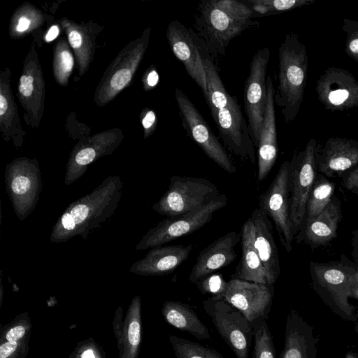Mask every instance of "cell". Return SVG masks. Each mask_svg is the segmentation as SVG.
I'll return each instance as SVG.
<instances>
[{"label": "cell", "instance_id": "6da1fadb", "mask_svg": "<svg viewBox=\"0 0 358 358\" xmlns=\"http://www.w3.org/2000/svg\"><path fill=\"white\" fill-rule=\"evenodd\" d=\"M203 62L207 81L204 97L224 147L242 161L255 164L256 149L238 100L227 92L213 59L203 57Z\"/></svg>", "mask_w": 358, "mask_h": 358}, {"label": "cell", "instance_id": "7a4b0ae2", "mask_svg": "<svg viewBox=\"0 0 358 358\" xmlns=\"http://www.w3.org/2000/svg\"><path fill=\"white\" fill-rule=\"evenodd\" d=\"M279 71L274 102L286 124L296 117L303 100L308 78V57L305 45L293 32L286 34L278 50Z\"/></svg>", "mask_w": 358, "mask_h": 358}, {"label": "cell", "instance_id": "3957f363", "mask_svg": "<svg viewBox=\"0 0 358 358\" xmlns=\"http://www.w3.org/2000/svg\"><path fill=\"white\" fill-rule=\"evenodd\" d=\"M117 179L105 181L95 191L69 206L59 219L52 241H63L76 234L87 233L111 215L119 201L120 187Z\"/></svg>", "mask_w": 358, "mask_h": 358}, {"label": "cell", "instance_id": "277c9868", "mask_svg": "<svg viewBox=\"0 0 358 358\" xmlns=\"http://www.w3.org/2000/svg\"><path fill=\"white\" fill-rule=\"evenodd\" d=\"M258 21L237 20L218 8L214 0H202L197 5L193 26L211 58L222 57L230 41L248 29L259 27Z\"/></svg>", "mask_w": 358, "mask_h": 358}, {"label": "cell", "instance_id": "5b68a950", "mask_svg": "<svg viewBox=\"0 0 358 358\" xmlns=\"http://www.w3.org/2000/svg\"><path fill=\"white\" fill-rule=\"evenodd\" d=\"M313 288L323 301L341 318L356 322L358 311L349 302L355 268L343 264L310 262Z\"/></svg>", "mask_w": 358, "mask_h": 358}, {"label": "cell", "instance_id": "8992f818", "mask_svg": "<svg viewBox=\"0 0 358 358\" xmlns=\"http://www.w3.org/2000/svg\"><path fill=\"white\" fill-rule=\"evenodd\" d=\"M219 195L217 187L206 178L173 176L153 209L166 217H175L202 207Z\"/></svg>", "mask_w": 358, "mask_h": 358}, {"label": "cell", "instance_id": "52a82bcc", "mask_svg": "<svg viewBox=\"0 0 358 358\" xmlns=\"http://www.w3.org/2000/svg\"><path fill=\"white\" fill-rule=\"evenodd\" d=\"M315 139L308 141L305 148L295 152L289 161L288 191L289 194V215L294 235L301 228L306 216V205L316 175Z\"/></svg>", "mask_w": 358, "mask_h": 358}, {"label": "cell", "instance_id": "ba28073f", "mask_svg": "<svg viewBox=\"0 0 358 358\" xmlns=\"http://www.w3.org/2000/svg\"><path fill=\"white\" fill-rule=\"evenodd\" d=\"M221 338L237 358H248L253 337V326L222 296H210L203 302Z\"/></svg>", "mask_w": 358, "mask_h": 358}, {"label": "cell", "instance_id": "9c48e42d", "mask_svg": "<svg viewBox=\"0 0 358 358\" xmlns=\"http://www.w3.org/2000/svg\"><path fill=\"white\" fill-rule=\"evenodd\" d=\"M227 205L224 194L190 213L175 217H166L150 229L136 248L144 250L162 246L181 236L195 232L210 222L213 214Z\"/></svg>", "mask_w": 358, "mask_h": 358}, {"label": "cell", "instance_id": "30bf717a", "mask_svg": "<svg viewBox=\"0 0 358 358\" xmlns=\"http://www.w3.org/2000/svg\"><path fill=\"white\" fill-rule=\"evenodd\" d=\"M175 99L187 135L220 168L229 173H235L236 167L227 150L192 101L179 88L175 89Z\"/></svg>", "mask_w": 358, "mask_h": 358}, {"label": "cell", "instance_id": "8fae6325", "mask_svg": "<svg viewBox=\"0 0 358 358\" xmlns=\"http://www.w3.org/2000/svg\"><path fill=\"white\" fill-rule=\"evenodd\" d=\"M268 48L258 50L250 66V73L243 90L244 110L250 137L257 149L266 106V71L270 59Z\"/></svg>", "mask_w": 358, "mask_h": 358}, {"label": "cell", "instance_id": "7c38bea8", "mask_svg": "<svg viewBox=\"0 0 358 358\" xmlns=\"http://www.w3.org/2000/svg\"><path fill=\"white\" fill-rule=\"evenodd\" d=\"M289 165L287 160L282 163L274 179L259 198V208L273 222L287 252L292 250L294 238L289 215Z\"/></svg>", "mask_w": 358, "mask_h": 358}, {"label": "cell", "instance_id": "4fadbf2b", "mask_svg": "<svg viewBox=\"0 0 358 358\" xmlns=\"http://www.w3.org/2000/svg\"><path fill=\"white\" fill-rule=\"evenodd\" d=\"M273 294V285L231 278L222 297L252 324L268 318Z\"/></svg>", "mask_w": 358, "mask_h": 358}, {"label": "cell", "instance_id": "5bb4252c", "mask_svg": "<svg viewBox=\"0 0 358 358\" xmlns=\"http://www.w3.org/2000/svg\"><path fill=\"white\" fill-rule=\"evenodd\" d=\"M315 91L327 110L343 111L358 107V81L345 69H327L318 78Z\"/></svg>", "mask_w": 358, "mask_h": 358}, {"label": "cell", "instance_id": "9a60e30c", "mask_svg": "<svg viewBox=\"0 0 358 358\" xmlns=\"http://www.w3.org/2000/svg\"><path fill=\"white\" fill-rule=\"evenodd\" d=\"M193 35L191 29L178 20L171 21L167 27L166 38L173 55L183 64L187 74L205 96L207 81L203 55Z\"/></svg>", "mask_w": 358, "mask_h": 358}, {"label": "cell", "instance_id": "2e32d148", "mask_svg": "<svg viewBox=\"0 0 358 358\" xmlns=\"http://www.w3.org/2000/svg\"><path fill=\"white\" fill-rule=\"evenodd\" d=\"M358 165V141L341 137L329 138L323 146L317 144L316 171L327 177L341 176Z\"/></svg>", "mask_w": 358, "mask_h": 358}, {"label": "cell", "instance_id": "e0dca14e", "mask_svg": "<svg viewBox=\"0 0 358 358\" xmlns=\"http://www.w3.org/2000/svg\"><path fill=\"white\" fill-rule=\"evenodd\" d=\"M240 240L239 234L229 231L203 248L196 257L189 280L196 284L213 272L229 266L236 258L234 248Z\"/></svg>", "mask_w": 358, "mask_h": 358}, {"label": "cell", "instance_id": "ac0fdd59", "mask_svg": "<svg viewBox=\"0 0 358 358\" xmlns=\"http://www.w3.org/2000/svg\"><path fill=\"white\" fill-rule=\"evenodd\" d=\"M266 106L257 147V183L262 182L272 169L278 157V143L275 114V89L272 78L266 79Z\"/></svg>", "mask_w": 358, "mask_h": 358}, {"label": "cell", "instance_id": "d6986e66", "mask_svg": "<svg viewBox=\"0 0 358 358\" xmlns=\"http://www.w3.org/2000/svg\"><path fill=\"white\" fill-rule=\"evenodd\" d=\"M317 340L313 327L295 310L288 313L284 348L280 358H317Z\"/></svg>", "mask_w": 358, "mask_h": 358}, {"label": "cell", "instance_id": "ffe728a7", "mask_svg": "<svg viewBox=\"0 0 358 358\" xmlns=\"http://www.w3.org/2000/svg\"><path fill=\"white\" fill-rule=\"evenodd\" d=\"M250 218L254 224L255 248L266 270L268 285H273L279 277L280 266L272 221L259 208L252 211Z\"/></svg>", "mask_w": 358, "mask_h": 358}, {"label": "cell", "instance_id": "44dd1931", "mask_svg": "<svg viewBox=\"0 0 358 358\" xmlns=\"http://www.w3.org/2000/svg\"><path fill=\"white\" fill-rule=\"evenodd\" d=\"M192 245L159 246L152 248L145 257L131 268L141 274L158 275L173 272L189 257Z\"/></svg>", "mask_w": 358, "mask_h": 358}, {"label": "cell", "instance_id": "7402d4cb", "mask_svg": "<svg viewBox=\"0 0 358 358\" xmlns=\"http://www.w3.org/2000/svg\"><path fill=\"white\" fill-rule=\"evenodd\" d=\"M241 240V257L231 278L268 285L266 270L255 248L254 224L250 217L242 227Z\"/></svg>", "mask_w": 358, "mask_h": 358}, {"label": "cell", "instance_id": "603a6c76", "mask_svg": "<svg viewBox=\"0 0 358 358\" xmlns=\"http://www.w3.org/2000/svg\"><path fill=\"white\" fill-rule=\"evenodd\" d=\"M341 220V203L339 199L335 197L319 215L306 222L304 231L306 242L313 248L329 243L336 237Z\"/></svg>", "mask_w": 358, "mask_h": 358}, {"label": "cell", "instance_id": "cb8c5ba5", "mask_svg": "<svg viewBox=\"0 0 358 358\" xmlns=\"http://www.w3.org/2000/svg\"><path fill=\"white\" fill-rule=\"evenodd\" d=\"M162 313L166 321L175 328L189 332L199 340L210 339L208 329L188 304L175 301H165Z\"/></svg>", "mask_w": 358, "mask_h": 358}, {"label": "cell", "instance_id": "d4e9b609", "mask_svg": "<svg viewBox=\"0 0 358 358\" xmlns=\"http://www.w3.org/2000/svg\"><path fill=\"white\" fill-rule=\"evenodd\" d=\"M334 192V183L325 176L317 173L306 205V222L315 218L324 210L331 201Z\"/></svg>", "mask_w": 358, "mask_h": 358}, {"label": "cell", "instance_id": "484cf974", "mask_svg": "<svg viewBox=\"0 0 358 358\" xmlns=\"http://www.w3.org/2000/svg\"><path fill=\"white\" fill-rule=\"evenodd\" d=\"M169 341L176 358H224L214 349L175 335L169 336Z\"/></svg>", "mask_w": 358, "mask_h": 358}, {"label": "cell", "instance_id": "4316f807", "mask_svg": "<svg viewBox=\"0 0 358 358\" xmlns=\"http://www.w3.org/2000/svg\"><path fill=\"white\" fill-rule=\"evenodd\" d=\"M265 319L252 324L254 348L252 358H276L273 336Z\"/></svg>", "mask_w": 358, "mask_h": 358}, {"label": "cell", "instance_id": "83f0119b", "mask_svg": "<svg viewBox=\"0 0 358 358\" xmlns=\"http://www.w3.org/2000/svg\"><path fill=\"white\" fill-rule=\"evenodd\" d=\"M315 0H247L244 1L259 15H271L308 6Z\"/></svg>", "mask_w": 358, "mask_h": 358}, {"label": "cell", "instance_id": "f1b7e54d", "mask_svg": "<svg viewBox=\"0 0 358 358\" xmlns=\"http://www.w3.org/2000/svg\"><path fill=\"white\" fill-rule=\"evenodd\" d=\"M216 6L237 20H251L255 13L247 3L235 0H214Z\"/></svg>", "mask_w": 358, "mask_h": 358}, {"label": "cell", "instance_id": "f546056e", "mask_svg": "<svg viewBox=\"0 0 358 358\" xmlns=\"http://www.w3.org/2000/svg\"><path fill=\"white\" fill-rule=\"evenodd\" d=\"M342 29L345 33V53L358 63V21L343 19Z\"/></svg>", "mask_w": 358, "mask_h": 358}, {"label": "cell", "instance_id": "4dcf8cb0", "mask_svg": "<svg viewBox=\"0 0 358 358\" xmlns=\"http://www.w3.org/2000/svg\"><path fill=\"white\" fill-rule=\"evenodd\" d=\"M203 294H210L211 296H223L227 286L222 274H210L200 280L196 284Z\"/></svg>", "mask_w": 358, "mask_h": 358}, {"label": "cell", "instance_id": "1f68e13d", "mask_svg": "<svg viewBox=\"0 0 358 358\" xmlns=\"http://www.w3.org/2000/svg\"><path fill=\"white\" fill-rule=\"evenodd\" d=\"M34 178L25 173H17L15 175L10 181V187L13 193V198L22 199L28 198V194L34 191Z\"/></svg>", "mask_w": 358, "mask_h": 358}, {"label": "cell", "instance_id": "d6a6232c", "mask_svg": "<svg viewBox=\"0 0 358 358\" xmlns=\"http://www.w3.org/2000/svg\"><path fill=\"white\" fill-rule=\"evenodd\" d=\"M131 73L127 69L117 71L110 80V86L116 90H122L130 81Z\"/></svg>", "mask_w": 358, "mask_h": 358}, {"label": "cell", "instance_id": "836d02e7", "mask_svg": "<svg viewBox=\"0 0 358 358\" xmlns=\"http://www.w3.org/2000/svg\"><path fill=\"white\" fill-rule=\"evenodd\" d=\"M343 185L347 190L358 196V166L343 178Z\"/></svg>", "mask_w": 358, "mask_h": 358}, {"label": "cell", "instance_id": "e575fe53", "mask_svg": "<svg viewBox=\"0 0 358 358\" xmlns=\"http://www.w3.org/2000/svg\"><path fill=\"white\" fill-rule=\"evenodd\" d=\"M96 151L92 148H85L80 150L75 157L76 163L80 166L90 164L96 157Z\"/></svg>", "mask_w": 358, "mask_h": 358}, {"label": "cell", "instance_id": "d590c367", "mask_svg": "<svg viewBox=\"0 0 358 358\" xmlns=\"http://www.w3.org/2000/svg\"><path fill=\"white\" fill-rule=\"evenodd\" d=\"M128 339L132 346L136 347L139 345L141 341V327L138 321L134 320L129 324Z\"/></svg>", "mask_w": 358, "mask_h": 358}, {"label": "cell", "instance_id": "8d00e7d4", "mask_svg": "<svg viewBox=\"0 0 358 358\" xmlns=\"http://www.w3.org/2000/svg\"><path fill=\"white\" fill-rule=\"evenodd\" d=\"M34 78L31 76L23 75L20 78V92L24 96H29L33 92Z\"/></svg>", "mask_w": 358, "mask_h": 358}, {"label": "cell", "instance_id": "74e56055", "mask_svg": "<svg viewBox=\"0 0 358 358\" xmlns=\"http://www.w3.org/2000/svg\"><path fill=\"white\" fill-rule=\"evenodd\" d=\"M25 329L22 326H17L8 331L6 334V340L8 341H17L24 335Z\"/></svg>", "mask_w": 358, "mask_h": 358}, {"label": "cell", "instance_id": "f35d334b", "mask_svg": "<svg viewBox=\"0 0 358 358\" xmlns=\"http://www.w3.org/2000/svg\"><path fill=\"white\" fill-rule=\"evenodd\" d=\"M61 65L65 72H70L73 65V59L69 51L64 50L60 55Z\"/></svg>", "mask_w": 358, "mask_h": 358}, {"label": "cell", "instance_id": "ab89813d", "mask_svg": "<svg viewBox=\"0 0 358 358\" xmlns=\"http://www.w3.org/2000/svg\"><path fill=\"white\" fill-rule=\"evenodd\" d=\"M17 344L16 341H8L0 346V358H7L17 348Z\"/></svg>", "mask_w": 358, "mask_h": 358}, {"label": "cell", "instance_id": "60d3db41", "mask_svg": "<svg viewBox=\"0 0 358 358\" xmlns=\"http://www.w3.org/2000/svg\"><path fill=\"white\" fill-rule=\"evenodd\" d=\"M156 115L154 111L148 110L142 120V124L146 130L152 129V127L156 123Z\"/></svg>", "mask_w": 358, "mask_h": 358}, {"label": "cell", "instance_id": "b9f144b4", "mask_svg": "<svg viewBox=\"0 0 358 358\" xmlns=\"http://www.w3.org/2000/svg\"><path fill=\"white\" fill-rule=\"evenodd\" d=\"M350 298L358 300V268H356L352 277Z\"/></svg>", "mask_w": 358, "mask_h": 358}, {"label": "cell", "instance_id": "7bdbcfd3", "mask_svg": "<svg viewBox=\"0 0 358 358\" xmlns=\"http://www.w3.org/2000/svg\"><path fill=\"white\" fill-rule=\"evenodd\" d=\"M69 41L73 48H78L82 43V37L77 31H71L69 35Z\"/></svg>", "mask_w": 358, "mask_h": 358}, {"label": "cell", "instance_id": "ee69618b", "mask_svg": "<svg viewBox=\"0 0 358 358\" xmlns=\"http://www.w3.org/2000/svg\"><path fill=\"white\" fill-rule=\"evenodd\" d=\"M159 81V75L155 70L151 71L147 77V83L150 87H155Z\"/></svg>", "mask_w": 358, "mask_h": 358}, {"label": "cell", "instance_id": "f6af8a7d", "mask_svg": "<svg viewBox=\"0 0 358 358\" xmlns=\"http://www.w3.org/2000/svg\"><path fill=\"white\" fill-rule=\"evenodd\" d=\"M30 24V21L24 17H22L20 18L18 21V24L17 26V30L20 32L24 31L27 30Z\"/></svg>", "mask_w": 358, "mask_h": 358}, {"label": "cell", "instance_id": "bcb514c9", "mask_svg": "<svg viewBox=\"0 0 358 358\" xmlns=\"http://www.w3.org/2000/svg\"><path fill=\"white\" fill-rule=\"evenodd\" d=\"M58 34H59L58 27L57 26H52L49 29V31L45 36V40L47 41H51L54 40L58 36Z\"/></svg>", "mask_w": 358, "mask_h": 358}, {"label": "cell", "instance_id": "7dc6e473", "mask_svg": "<svg viewBox=\"0 0 358 358\" xmlns=\"http://www.w3.org/2000/svg\"><path fill=\"white\" fill-rule=\"evenodd\" d=\"M7 106V100L6 97L1 94L0 96V115L1 117L6 113Z\"/></svg>", "mask_w": 358, "mask_h": 358}, {"label": "cell", "instance_id": "c3c4849f", "mask_svg": "<svg viewBox=\"0 0 358 358\" xmlns=\"http://www.w3.org/2000/svg\"><path fill=\"white\" fill-rule=\"evenodd\" d=\"M81 358H95V357L93 354L92 350H88L85 351L82 354Z\"/></svg>", "mask_w": 358, "mask_h": 358}, {"label": "cell", "instance_id": "681fc988", "mask_svg": "<svg viewBox=\"0 0 358 358\" xmlns=\"http://www.w3.org/2000/svg\"><path fill=\"white\" fill-rule=\"evenodd\" d=\"M345 358H358V353L355 352H348L345 354Z\"/></svg>", "mask_w": 358, "mask_h": 358}, {"label": "cell", "instance_id": "f907efd6", "mask_svg": "<svg viewBox=\"0 0 358 358\" xmlns=\"http://www.w3.org/2000/svg\"><path fill=\"white\" fill-rule=\"evenodd\" d=\"M355 331L357 334V338H358V320L355 322Z\"/></svg>", "mask_w": 358, "mask_h": 358}, {"label": "cell", "instance_id": "816d5d0a", "mask_svg": "<svg viewBox=\"0 0 358 358\" xmlns=\"http://www.w3.org/2000/svg\"><path fill=\"white\" fill-rule=\"evenodd\" d=\"M353 234L355 237L358 239V230L353 231Z\"/></svg>", "mask_w": 358, "mask_h": 358}]
</instances>
